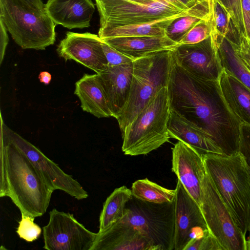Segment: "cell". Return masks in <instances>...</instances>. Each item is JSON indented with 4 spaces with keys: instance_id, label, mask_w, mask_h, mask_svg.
<instances>
[{
    "instance_id": "34",
    "label": "cell",
    "mask_w": 250,
    "mask_h": 250,
    "mask_svg": "<svg viewBox=\"0 0 250 250\" xmlns=\"http://www.w3.org/2000/svg\"><path fill=\"white\" fill-rule=\"evenodd\" d=\"M229 41L241 61L250 71V38L242 34L237 42Z\"/></svg>"
},
{
    "instance_id": "33",
    "label": "cell",
    "mask_w": 250,
    "mask_h": 250,
    "mask_svg": "<svg viewBox=\"0 0 250 250\" xmlns=\"http://www.w3.org/2000/svg\"><path fill=\"white\" fill-rule=\"evenodd\" d=\"M102 45L107 61V66H114L126 64L132 62L134 61L109 45L103 40Z\"/></svg>"
},
{
    "instance_id": "29",
    "label": "cell",
    "mask_w": 250,
    "mask_h": 250,
    "mask_svg": "<svg viewBox=\"0 0 250 250\" xmlns=\"http://www.w3.org/2000/svg\"><path fill=\"white\" fill-rule=\"evenodd\" d=\"M35 217L21 214V220L19 222L16 232L20 238L27 242H33L38 239L42 232V228L34 223Z\"/></svg>"
},
{
    "instance_id": "27",
    "label": "cell",
    "mask_w": 250,
    "mask_h": 250,
    "mask_svg": "<svg viewBox=\"0 0 250 250\" xmlns=\"http://www.w3.org/2000/svg\"><path fill=\"white\" fill-rule=\"evenodd\" d=\"M133 196L143 201L162 204L173 202L176 189H169L149 180L139 179L133 183L131 187Z\"/></svg>"
},
{
    "instance_id": "37",
    "label": "cell",
    "mask_w": 250,
    "mask_h": 250,
    "mask_svg": "<svg viewBox=\"0 0 250 250\" xmlns=\"http://www.w3.org/2000/svg\"><path fill=\"white\" fill-rule=\"evenodd\" d=\"M7 30L2 21L0 19V63H1L7 45L8 43Z\"/></svg>"
},
{
    "instance_id": "26",
    "label": "cell",
    "mask_w": 250,
    "mask_h": 250,
    "mask_svg": "<svg viewBox=\"0 0 250 250\" xmlns=\"http://www.w3.org/2000/svg\"><path fill=\"white\" fill-rule=\"evenodd\" d=\"M132 197L131 190L125 186L114 190L103 204L99 231L105 230L124 217L126 204Z\"/></svg>"
},
{
    "instance_id": "22",
    "label": "cell",
    "mask_w": 250,
    "mask_h": 250,
    "mask_svg": "<svg viewBox=\"0 0 250 250\" xmlns=\"http://www.w3.org/2000/svg\"><path fill=\"white\" fill-rule=\"evenodd\" d=\"M74 93L83 110L98 118L112 117L107 99L98 74H84L75 83Z\"/></svg>"
},
{
    "instance_id": "30",
    "label": "cell",
    "mask_w": 250,
    "mask_h": 250,
    "mask_svg": "<svg viewBox=\"0 0 250 250\" xmlns=\"http://www.w3.org/2000/svg\"><path fill=\"white\" fill-rule=\"evenodd\" d=\"M211 31V18L208 20H202L194 26L185 35L179 43L194 44L200 42L210 37Z\"/></svg>"
},
{
    "instance_id": "3",
    "label": "cell",
    "mask_w": 250,
    "mask_h": 250,
    "mask_svg": "<svg viewBox=\"0 0 250 250\" xmlns=\"http://www.w3.org/2000/svg\"><path fill=\"white\" fill-rule=\"evenodd\" d=\"M207 173L246 236L250 231V169L239 151L231 155H203Z\"/></svg>"
},
{
    "instance_id": "36",
    "label": "cell",
    "mask_w": 250,
    "mask_h": 250,
    "mask_svg": "<svg viewBox=\"0 0 250 250\" xmlns=\"http://www.w3.org/2000/svg\"><path fill=\"white\" fill-rule=\"evenodd\" d=\"M244 34L250 38V0H240Z\"/></svg>"
},
{
    "instance_id": "19",
    "label": "cell",
    "mask_w": 250,
    "mask_h": 250,
    "mask_svg": "<svg viewBox=\"0 0 250 250\" xmlns=\"http://www.w3.org/2000/svg\"><path fill=\"white\" fill-rule=\"evenodd\" d=\"M44 8L56 25L69 29L89 27L95 9L92 0H48Z\"/></svg>"
},
{
    "instance_id": "24",
    "label": "cell",
    "mask_w": 250,
    "mask_h": 250,
    "mask_svg": "<svg viewBox=\"0 0 250 250\" xmlns=\"http://www.w3.org/2000/svg\"><path fill=\"white\" fill-rule=\"evenodd\" d=\"M211 31L210 39L214 50L217 52L225 38L236 42L239 34L227 9L218 0H211Z\"/></svg>"
},
{
    "instance_id": "18",
    "label": "cell",
    "mask_w": 250,
    "mask_h": 250,
    "mask_svg": "<svg viewBox=\"0 0 250 250\" xmlns=\"http://www.w3.org/2000/svg\"><path fill=\"white\" fill-rule=\"evenodd\" d=\"M216 83L227 108L239 125H250V90L224 68H222Z\"/></svg>"
},
{
    "instance_id": "12",
    "label": "cell",
    "mask_w": 250,
    "mask_h": 250,
    "mask_svg": "<svg viewBox=\"0 0 250 250\" xmlns=\"http://www.w3.org/2000/svg\"><path fill=\"white\" fill-rule=\"evenodd\" d=\"M175 189L174 250H184L191 239L208 229L199 206L178 180Z\"/></svg>"
},
{
    "instance_id": "39",
    "label": "cell",
    "mask_w": 250,
    "mask_h": 250,
    "mask_svg": "<svg viewBox=\"0 0 250 250\" xmlns=\"http://www.w3.org/2000/svg\"><path fill=\"white\" fill-rule=\"evenodd\" d=\"M40 81L45 84H48L51 80V74L46 71L41 72L39 75Z\"/></svg>"
},
{
    "instance_id": "20",
    "label": "cell",
    "mask_w": 250,
    "mask_h": 250,
    "mask_svg": "<svg viewBox=\"0 0 250 250\" xmlns=\"http://www.w3.org/2000/svg\"><path fill=\"white\" fill-rule=\"evenodd\" d=\"M167 128L170 138L190 146L202 155L224 154L208 132L171 110Z\"/></svg>"
},
{
    "instance_id": "28",
    "label": "cell",
    "mask_w": 250,
    "mask_h": 250,
    "mask_svg": "<svg viewBox=\"0 0 250 250\" xmlns=\"http://www.w3.org/2000/svg\"><path fill=\"white\" fill-rule=\"evenodd\" d=\"M217 53L222 67L235 75L250 90V71L241 61L228 40L224 39Z\"/></svg>"
},
{
    "instance_id": "40",
    "label": "cell",
    "mask_w": 250,
    "mask_h": 250,
    "mask_svg": "<svg viewBox=\"0 0 250 250\" xmlns=\"http://www.w3.org/2000/svg\"><path fill=\"white\" fill-rule=\"evenodd\" d=\"M31 5L38 8L43 9L45 7V4H43L42 0H25Z\"/></svg>"
},
{
    "instance_id": "10",
    "label": "cell",
    "mask_w": 250,
    "mask_h": 250,
    "mask_svg": "<svg viewBox=\"0 0 250 250\" xmlns=\"http://www.w3.org/2000/svg\"><path fill=\"white\" fill-rule=\"evenodd\" d=\"M100 27H114L148 22L184 11L154 1L142 4L129 0H95Z\"/></svg>"
},
{
    "instance_id": "1",
    "label": "cell",
    "mask_w": 250,
    "mask_h": 250,
    "mask_svg": "<svg viewBox=\"0 0 250 250\" xmlns=\"http://www.w3.org/2000/svg\"><path fill=\"white\" fill-rule=\"evenodd\" d=\"M216 80L189 73L180 67L172 56L167 87L169 107L208 132L224 154L231 155L239 152V125L223 101Z\"/></svg>"
},
{
    "instance_id": "17",
    "label": "cell",
    "mask_w": 250,
    "mask_h": 250,
    "mask_svg": "<svg viewBox=\"0 0 250 250\" xmlns=\"http://www.w3.org/2000/svg\"><path fill=\"white\" fill-rule=\"evenodd\" d=\"M91 250H155L142 233L133 227L118 221L98 231Z\"/></svg>"
},
{
    "instance_id": "11",
    "label": "cell",
    "mask_w": 250,
    "mask_h": 250,
    "mask_svg": "<svg viewBox=\"0 0 250 250\" xmlns=\"http://www.w3.org/2000/svg\"><path fill=\"white\" fill-rule=\"evenodd\" d=\"M48 224L42 227L47 250H91L97 233L87 229L73 214L53 208Z\"/></svg>"
},
{
    "instance_id": "14",
    "label": "cell",
    "mask_w": 250,
    "mask_h": 250,
    "mask_svg": "<svg viewBox=\"0 0 250 250\" xmlns=\"http://www.w3.org/2000/svg\"><path fill=\"white\" fill-rule=\"evenodd\" d=\"M102 42L96 34L68 32L57 51L65 60H74L99 74L107 66Z\"/></svg>"
},
{
    "instance_id": "7",
    "label": "cell",
    "mask_w": 250,
    "mask_h": 250,
    "mask_svg": "<svg viewBox=\"0 0 250 250\" xmlns=\"http://www.w3.org/2000/svg\"><path fill=\"white\" fill-rule=\"evenodd\" d=\"M120 220L141 231L155 250H174V201L157 204L133 196Z\"/></svg>"
},
{
    "instance_id": "16",
    "label": "cell",
    "mask_w": 250,
    "mask_h": 250,
    "mask_svg": "<svg viewBox=\"0 0 250 250\" xmlns=\"http://www.w3.org/2000/svg\"><path fill=\"white\" fill-rule=\"evenodd\" d=\"M133 62L108 66L98 74L112 117L117 119L127 101L133 76Z\"/></svg>"
},
{
    "instance_id": "38",
    "label": "cell",
    "mask_w": 250,
    "mask_h": 250,
    "mask_svg": "<svg viewBox=\"0 0 250 250\" xmlns=\"http://www.w3.org/2000/svg\"><path fill=\"white\" fill-rule=\"evenodd\" d=\"M161 2L165 5L171 7L182 10H186L188 8L181 1L179 0H152Z\"/></svg>"
},
{
    "instance_id": "8",
    "label": "cell",
    "mask_w": 250,
    "mask_h": 250,
    "mask_svg": "<svg viewBox=\"0 0 250 250\" xmlns=\"http://www.w3.org/2000/svg\"><path fill=\"white\" fill-rule=\"evenodd\" d=\"M202 191L200 208L209 231L223 250H246V236L235 222L207 171L202 182Z\"/></svg>"
},
{
    "instance_id": "35",
    "label": "cell",
    "mask_w": 250,
    "mask_h": 250,
    "mask_svg": "<svg viewBox=\"0 0 250 250\" xmlns=\"http://www.w3.org/2000/svg\"><path fill=\"white\" fill-rule=\"evenodd\" d=\"M239 151L244 157L250 169V125H239Z\"/></svg>"
},
{
    "instance_id": "32",
    "label": "cell",
    "mask_w": 250,
    "mask_h": 250,
    "mask_svg": "<svg viewBox=\"0 0 250 250\" xmlns=\"http://www.w3.org/2000/svg\"><path fill=\"white\" fill-rule=\"evenodd\" d=\"M229 11L239 34H244L240 0H218Z\"/></svg>"
},
{
    "instance_id": "41",
    "label": "cell",
    "mask_w": 250,
    "mask_h": 250,
    "mask_svg": "<svg viewBox=\"0 0 250 250\" xmlns=\"http://www.w3.org/2000/svg\"><path fill=\"white\" fill-rule=\"evenodd\" d=\"M182 1L188 8H189L201 0H179Z\"/></svg>"
},
{
    "instance_id": "25",
    "label": "cell",
    "mask_w": 250,
    "mask_h": 250,
    "mask_svg": "<svg viewBox=\"0 0 250 250\" xmlns=\"http://www.w3.org/2000/svg\"><path fill=\"white\" fill-rule=\"evenodd\" d=\"M211 16V0H201L191 7L186 15L175 19L167 27L166 35L179 43L185 35L199 21Z\"/></svg>"
},
{
    "instance_id": "5",
    "label": "cell",
    "mask_w": 250,
    "mask_h": 250,
    "mask_svg": "<svg viewBox=\"0 0 250 250\" xmlns=\"http://www.w3.org/2000/svg\"><path fill=\"white\" fill-rule=\"evenodd\" d=\"M171 50L154 52L133 61V76L126 104L116 119L122 133L151 98L168 84Z\"/></svg>"
},
{
    "instance_id": "9",
    "label": "cell",
    "mask_w": 250,
    "mask_h": 250,
    "mask_svg": "<svg viewBox=\"0 0 250 250\" xmlns=\"http://www.w3.org/2000/svg\"><path fill=\"white\" fill-rule=\"evenodd\" d=\"M0 139L13 144L23 152L39 170L48 185L54 191L62 190L79 200L88 197L87 192L78 181L2 122Z\"/></svg>"
},
{
    "instance_id": "2",
    "label": "cell",
    "mask_w": 250,
    "mask_h": 250,
    "mask_svg": "<svg viewBox=\"0 0 250 250\" xmlns=\"http://www.w3.org/2000/svg\"><path fill=\"white\" fill-rule=\"evenodd\" d=\"M53 191L23 152L0 139V197H9L21 214L36 218L46 212Z\"/></svg>"
},
{
    "instance_id": "15",
    "label": "cell",
    "mask_w": 250,
    "mask_h": 250,
    "mask_svg": "<svg viewBox=\"0 0 250 250\" xmlns=\"http://www.w3.org/2000/svg\"><path fill=\"white\" fill-rule=\"evenodd\" d=\"M172 170L200 207L202 182L206 172L203 155L190 146L178 141L172 148Z\"/></svg>"
},
{
    "instance_id": "23",
    "label": "cell",
    "mask_w": 250,
    "mask_h": 250,
    "mask_svg": "<svg viewBox=\"0 0 250 250\" xmlns=\"http://www.w3.org/2000/svg\"><path fill=\"white\" fill-rule=\"evenodd\" d=\"M189 8L171 16L140 24L114 27H100L98 35L102 39L143 36H165L167 27L176 18L187 15Z\"/></svg>"
},
{
    "instance_id": "6",
    "label": "cell",
    "mask_w": 250,
    "mask_h": 250,
    "mask_svg": "<svg viewBox=\"0 0 250 250\" xmlns=\"http://www.w3.org/2000/svg\"><path fill=\"white\" fill-rule=\"evenodd\" d=\"M0 19L22 49L44 50L55 42L56 25L45 8L25 0H0Z\"/></svg>"
},
{
    "instance_id": "42",
    "label": "cell",
    "mask_w": 250,
    "mask_h": 250,
    "mask_svg": "<svg viewBox=\"0 0 250 250\" xmlns=\"http://www.w3.org/2000/svg\"><path fill=\"white\" fill-rule=\"evenodd\" d=\"M131 0V1L135 2H137V3H139L145 4H149V3H150L152 2L153 1H154L153 0Z\"/></svg>"
},
{
    "instance_id": "4",
    "label": "cell",
    "mask_w": 250,
    "mask_h": 250,
    "mask_svg": "<svg viewBox=\"0 0 250 250\" xmlns=\"http://www.w3.org/2000/svg\"><path fill=\"white\" fill-rule=\"evenodd\" d=\"M170 109L167 87L160 89L123 133L125 155H146L169 142L167 128Z\"/></svg>"
},
{
    "instance_id": "31",
    "label": "cell",
    "mask_w": 250,
    "mask_h": 250,
    "mask_svg": "<svg viewBox=\"0 0 250 250\" xmlns=\"http://www.w3.org/2000/svg\"><path fill=\"white\" fill-rule=\"evenodd\" d=\"M184 250H223L216 238L208 229L200 236L191 239Z\"/></svg>"
},
{
    "instance_id": "43",
    "label": "cell",
    "mask_w": 250,
    "mask_h": 250,
    "mask_svg": "<svg viewBox=\"0 0 250 250\" xmlns=\"http://www.w3.org/2000/svg\"><path fill=\"white\" fill-rule=\"evenodd\" d=\"M248 239H246V250H250V231Z\"/></svg>"
},
{
    "instance_id": "21",
    "label": "cell",
    "mask_w": 250,
    "mask_h": 250,
    "mask_svg": "<svg viewBox=\"0 0 250 250\" xmlns=\"http://www.w3.org/2000/svg\"><path fill=\"white\" fill-rule=\"evenodd\" d=\"M102 40L133 60L158 51L172 50L179 44L166 35L115 37Z\"/></svg>"
},
{
    "instance_id": "13",
    "label": "cell",
    "mask_w": 250,
    "mask_h": 250,
    "mask_svg": "<svg viewBox=\"0 0 250 250\" xmlns=\"http://www.w3.org/2000/svg\"><path fill=\"white\" fill-rule=\"evenodd\" d=\"M171 51L180 67L199 78L216 80L222 69L210 37L197 43H179Z\"/></svg>"
}]
</instances>
